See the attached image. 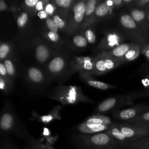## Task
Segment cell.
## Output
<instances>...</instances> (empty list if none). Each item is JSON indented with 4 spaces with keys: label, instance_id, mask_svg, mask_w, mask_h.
Wrapping results in <instances>:
<instances>
[{
    "label": "cell",
    "instance_id": "51",
    "mask_svg": "<svg viewBox=\"0 0 149 149\" xmlns=\"http://www.w3.org/2000/svg\"><path fill=\"white\" fill-rule=\"evenodd\" d=\"M147 19L148 23L149 24V10H147Z\"/></svg>",
    "mask_w": 149,
    "mask_h": 149
},
{
    "label": "cell",
    "instance_id": "4",
    "mask_svg": "<svg viewBox=\"0 0 149 149\" xmlns=\"http://www.w3.org/2000/svg\"><path fill=\"white\" fill-rule=\"evenodd\" d=\"M49 94L52 98L56 99L62 104H70L89 101L82 94L80 89L77 87L60 86L54 89Z\"/></svg>",
    "mask_w": 149,
    "mask_h": 149
},
{
    "label": "cell",
    "instance_id": "14",
    "mask_svg": "<svg viewBox=\"0 0 149 149\" xmlns=\"http://www.w3.org/2000/svg\"><path fill=\"white\" fill-rule=\"evenodd\" d=\"M110 126L87 123L84 121L77 125L75 129L77 133L80 134H96L106 132Z\"/></svg>",
    "mask_w": 149,
    "mask_h": 149
},
{
    "label": "cell",
    "instance_id": "45",
    "mask_svg": "<svg viewBox=\"0 0 149 149\" xmlns=\"http://www.w3.org/2000/svg\"><path fill=\"white\" fill-rule=\"evenodd\" d=\"M48 1H39L35 7V13H37L40 11L44 10L45 6Z\"/></svg>",
    "mask_w": 149,
    "mask_h": 149
},
{
    "label": "cell",
    "instance_id": "25",
    "mask_svg": "<svg viewBox=\"0 0 149 149\" xmlns=\"http://www.w3.org/2000/svg\"><path fill=\"white\" fill-rule=\"evenodd\" d=\"M42 36L44 38L49 42V44H51V45L61 46V45L62 44L61 38L59 34L57 33L45 30L42 32Z\"/></svg>",
    "mask_w": 149,
    "mask_h": 149
},
{
    "label": "cell",
    "instance_id": "48",
    "mask_svg": "<svg viewBox=\"0 0 149 149\" xmlns=\"http://www.w3.org/2000/svg\"><path fill=\"white\" fill-rule=\"evenodd\" d=\"M141 53L144 55L147 61H149V48H141Z\"/></svg>",
    "mask_w": 149,
    "mask_h": 149
},
{
    "label": "cell",
    "instance_id": "20",
    "mask_svg": "<svg viewBox=\"0 0 149 149\" xmlns=\"http://www.w3.org/2000/svg\"><path fill=\"white\" fill-rule=\"evenodd\" d=\"M69 11H56L52 16V19L56 24L58 29L62 31H66Z\"/></svg>",
    "mask_w": 149,
    "mask_h": 149
},
{
    "label": "cell",
    "instance_id": "13",
    "mask_svg": "<svg viewBox=\"0 0 149 149\" xmlns=\"http://www.w3.org/2000/svg\"><path fill=\"white\" fill-rule=\"evenodd\" d=\"M127 10L133 19L149 38V24L147 19V10L134 7L129 8Z\"/></svg>",
    "mask_w": 149,
    "mask_h": 149
},
{
    "label": "cell",
    "instance_id": "18",
    "mask_svg": "<svg viewBox=\"0 0 149 149\" xmlns=\"http://www.w3.org/2000/svg\"><path fill=\"white\" fill-rule=\"evenodd\" d=\"M136 44V43H134L133 42H124L107 53L110 57L116 60L120 61L124 63L122 61L123 57L124 56L125 54Z\"/></svg>",
    "mask_w": 149,
    "mask_h": 149
},
{
    "label": "cell",
    "instance_id": "16",
    "mask_svg": "<svg viewBox=\"0 0 149 149\" xmlns=\"http://www.w3.org/2000/svg\"><path fill=\"white\" fill-rule=\"evenodd\" d=\"M26 77L28 81L35 85L41 84L46 80V75L36 66H30L27 69Z\"/></svg>",
    "mask_w": 149,
    "mask_h": 149
},
{
    "label": "cell",
    "instance_id": "8",
    "mask_svg": "<svg viewBox=\"0 0 149 149\" xmlns=\"http://www.w3.org/2000/svg\"><path fill=\"white\" fill-rule=\"evenodd\" d=\"M128 39L126 35L120 30L111 31L107 33L100 41L97 49L101 52H108L118 45L124 43Z\"/></svg>",
    "mask_w": 149,
    "mask_h": 149
},
{
    "label": "cell",
    "instance_id": "6",
    "mask_svg": "<svg viewBox=\"0 0 149 149\" xmlns=\"http://www.w3.org/2000/svg\"><path fill=\"white\" fill-rule=\"evenodd\" d=\"M87 1H75L69 12L68 23L66 32L73 34L82 26L85 15Z\"/></svg>",
    "mask_w": 149,
    "mask_h": 149
},
{
    "label": "cell",
    "instance_id": "43",
    "mask_svg": "<svg viewBox=\"0 0 149 149\" xmlns=\"http://www.w3.org/2000/svg\"><path fill=\"white\" fill-rule=\"evenodd\" d=\"M0 74H1V76L5 80L12 83L13 81L10 80V79L8 76V74L7 73V72L5 68V66L3 65V63L2 61H1V62H0Z\"/></svg>",
    "mask_w": 149,
    "mask_h": 149
},
{
    "label": "cell",
    "instance_id": "3",
    "mask_svg": "<svg viewBox=\"0 0 149 149\" xmlns=\"http://www.w3.org/2000/svg\"><path fill=\"white\" fill-rule=\"evenodd\" d=\"M119 24L120 30L132 42L139 44L141 48L149 43V38L144 34L128 12H123L119 14Z\"/></svg>",
    "mask_w": 149,
    "mask_h": 149
},
{
    "label": "cell",
    "instance_id": "11",
    "mask_svg": "<svg viewBox=\"0 0 149 149\" xmlns=\"http://www.w3.org/2000/svg\"><path fill=\"white\" fill-rule=\"evenodd\" d=\"M148 110H149V105L139 104L125 109H116L113 112L112 116L116 120L126 122L134 119Z\"/></svg>",
    "mask_w": 149,
    "mask_h": 149
},
{
    "label": "cell",
    "instance_id": "40",
    "mask_svg": "<svg viewBox=\"0 0 149 149\" xmlns=\"http://www.w3.org/2000/svg\"><path fill=\"white\" fill-rule=\"evenodd\" d=\"M133 7L149 10V0H134Z\"/></svg>",
    "mask_w": 149,
    "mask_h": 149
},
{
    "label": "cell",
    "instance_id": "24",
    "mask_svg": "<svg viewBox=\"0 0 149 149\" xmlns=\"http://www.w3.org/2000/svg\"><path fill=\"white\" fill-rule=\"evenodd\" d=\"M25 149H55L49 143L43 144L35 137H31L26 141Z\"/></svg>",
    "mask_w": 149,
    "mask_h": 149
},
{
    "label": "cell",
    "instance_id": "46",
    "mask_svg": "<svg viewBox=\"0 0 149 149\" xmlns=\"http://www.w3.org/2000/svg\"><path fill=\"white\" fill-rule=\"evenodd\" d=\"M36 14H37V16L39 18H40L41 19L44 20H46L49 17L48 15L47 14V13L45 12V10H42L41 11H40V12H37Z\"/></svg>",
    "mask_w": 149,
    "mask_h": 149
},
{
    "label": "cell",
    "instance_id": "15",
    "mask_svg": "<svg viewBox=\"0 0 149 149\" xmlns=\"http://www.w3.org/2000/svg\"><path fill=\"white\" fill-rule=\"evenodd\" d=\"M106 132L118 143L121 148L125 149L130 144L118 127L117 123L113 122Z\"/></svg>",
    "mask_w": 149,
    "mask_h": 149
},
{
    "label": "cell",
    "instance_id": "23",
    "mask_svg": "<svg viewBox=\"0 0 149 149\" xmlns=\"http://www.w3.org/2000/svg\"><path fill=\"white\" fill-rule=\"evenodd\" d=\"M84 122L87 123L96 125H105L109 126H110L113 123L109 117L101 114H96L92 115L88 117L87 119H86Z\"/></svg>",
    "mask_w": 149,
    "mask_h": 149
},
{
    "label": "cell",
    "instance_id": "22",
    "mask_svg": "<svg viewBox=\"0 0 149 149\" xmlns=\"http://www.w3.org/2000/svg\"><path fill=\"white\" fill-rule=\"evenodd\" d=\"M112 9H110L105 3V1H100L97 6L96 7L94 17V23L98 20L102 19L106 17L109 14L111 15L112 12Z\"/></svg>",
    "mask_w": 149,
    "mask_h": 149
},
{
    "label": "cell",
    "instance_id": "34",
    "mask_svg": "<svg viewBox=\"0 0 149 149\" xmlns=\"http://www.w3.org/2000/svg\"><path fill=\"white\" fill-rule=\"evenodd\" d=\"M75 1L73 0H54V3L57 8H60L62 10L69 11L74 4Z\"/></svg>",
    "mask_w": 149,
    "mask_h": 149
},
{
    "label": "cell",
    "instance_id": "50",
    "mask_svg": "<svg viewBox=\"0 0 149 149\" xmlns=\"http://www.w3.org/2000/svg\"><path fill=\"white\" fill-rule=\"evenodd\" d=\"M137 125V126H141V127H143L144 128H146V129H149V123H143V124H139V125Z\"/></svg>",
    "mask_w": 149,
    "mask_h": 149
},
{
    "label": "cell",
    "instance_id": "27",
    "mask_svg": "<svg viewBox=\"0 0 149 149\" xmlns=\"http://www.w3.org/2000/svg\"><path fill=\"white\" fill-rule=\"evenodd\" d=\"M80 29V33L86 38L88 44H93L96 41V35L91 25L85 26Z\"/></svg>",
    "mask_w": 149,
    "mask_h": 149
},
{
    "label": "cell",
    "instance_id": "26",
    "mask_svg": "<svg viewBox=\"0 0 149 149\" xmlns=\"http://www.w3.org/2000/svg\"><path fill=\"white\" fill-rule=\"evenodd\" d=\"M141 47L137 44H136L132 47L124 55L122 61L124 63L130 62L136 59L141 53Z\"/></svg>",
    "mask_w": 149,
    "mask_h": 149
},
{
    "label": "cell",
    "instance_id": "53",
    "mask_svg": "<svg viewBox=\"0 0 149 149\" xmlns=\"http://www.w3.org/2000/svg\"><path fill=\"white\" fill-rule=\"evenodd\" d=\"M108 149H123V148H108Z\"/></svg>",
    "mask_w": 149,
    "mask_h": 149
},
{
    "label": "cell",
    "instance_id": "35",
    "mask_svg": "<svg viewBox=\"0 0 149 149\" xmlns=\"http://www.w3.org/2000/svg\"><path fill=\"white\" fill-rule=\"evenodd\" d=\"M59 109H53L52 112L48 113L46 115L41 116L39 118V120L45 123H48L52 122L53 120L56 119H60V116L59 114Z\"/></svg>",
    "mask_w": 149,
    "mask_h": 149
},
{
    "label": "cell",
    "instance_id": "37",
    "mask_svg": "<svg viewBox=\"0 0 149 149\" xmlns=\"http://www.w3.org/2000/svg\"><path fill=\"white\" fill-rule=\"evenodd\" d=\"M39 0H26L21 6L29 13H35V7Z\"/></svg>",
    "mask_w": 149,
    "mask_h": 149
},
{
    "label": "cell",
    "instance_id": "5",
    "mask_svg": "<svg viewBox=\"0 0 149 149\" xmlns=\"http://www.w3.org/2000/svg\"><path fill=\"white\" fill-rule=\"evenodd\" d=\"M70 59V55L65 52H59L54 55L46 66L45 71L48 76L61 79L68 68Z\"/></svg>",
    "mask_w": 149,
    "mask_h": 149
},
{
    "label": "cell",
    "instance_id": "44",
    "mask_svg": "<svg viewBox=\"0 0 149 149\" xmlns=\"http://www.w3.org/2000/svg\"><path fill=\"white\" fill-rule=\"evenodd\" d=\"M139 72L142 74L149 76V61H146L139 68Z\"/></svg>",
    "mask_w": 149,
    "mask_h": 149
},
{
    "label": "cell",
    "instance_id": "38",
    "mask_svg": "<svg viewBox=\"0 0 149 149\" xmlns=\"http://www.w3.org/2000/svg\"><path fill=\"white\" fill-rule=\"evenodd\" d=\"M130 99L132 101L134 100L143 98V97H149V89H146L144 90H139L133 91L129 93H127Z\"/></svg>",
    "mask_w": 149,
    "mask_h": 149
},
{
    "label": "cell",
    "instance_id": "31",
    "mask_svg": "<svg viewBox=\"0 0 149 149\" xmlns=\"http://www.w3.org/2000/svg\"><path fill=\"white\" fill-rule=\"evenodd\" d=\"M12 51L11 45L7 42H1L0 45V60L3 61L9 58V55Z\"/></svg>",
    "mask_w": 149,
    "mask_h": 149
},
{
    "label": "cell",
    "instance_id": "47",
    "mask_svg": "<svg viewBox=\"0 0 149 149\" xmlns=\"http://www.w3.org/2000/svg\"><path fill=\"white\" fill-rule=\"evenodd\" d=\"M113 2L115 8L119 9L124 6L123 0H113Z\"/></svg>",
    "mask_w": 149,
    "mask_h": 149
},
{
    "label": "cell",
    "instance_id": "10",
    "mask_svg": "<svg viewBox=\"0 0 149 149\" xmlns=\"http://www.w3.org/2000/svg\"><path fill=\"white\" fill-rule=\"evenodd\" d=\"M132 101L130 100L127 94L108 98L101 102L97 107L95 111L100 114L116 110L117 108L125 105L131 104Z\"/></svg>",
    "mask_w": 149,
    "mask_h": 149
},
{
    "label": "cell",
    "instance_id": "29",
    "mask_svg": "<svg viewBox=\"0 0 149 149\" xmlns=\"http://www.w3.org/2000/svg\"><path fill=\"white\" fill-rule=\"evenodd\" d=\"M3 63L5 68L6 70L8 76L10 80L13 81V79L16 76V70L15 63L10 58H7L3 61H2Z\"/></svg>",
    "mask_w": 149,
    "mask_h": 149
},
{
    "label": "cell",
    "instance_id": "21",
    "mask_svg": "<svg viewBox=\"0 0 149 149\" xmlns=\"http://www.w3.org/2000/svg\"><path fill=\"white\" fill-rule=\"evenodd\" d=\"M108 72L104 59V52L98 53L94 59V66L93 74L100 75Z\"/></svg>",
    "mask_w": 149,
    "mask_h": 149
},
{
    "label": "cell",
    "instance_id": "2",
    "mask_svg": "<svg viewBox=\"0 0 149 149\" xmlns=\"http://www.w3.org/2000/svg\"><path fill=\"white\" fill-rule=\"evenodd\" d=\"M72 142L78 149L121 148L107 132L89 134L76 133L72 136Z\"/></svg>",
    "mask_w": 149,
    "mask_h": 149
},
{
    "label": "cell",
    "instance_id": "12",
    "mask_svg": "<svg viewBox=\"0 0 149 149\" xmlns=\"http://www.w3.org/2000/svg\"><path fill=\"white\" fill-rule=\"evenodd\" d=\"M51 47L47 42L37 41L34 45V57L37 62L44 65L48 63L52 56Z\"/></svg>",
    "mask_w": 149,
    "mask_h": 149
},
{
    "label": "cell",
    "instance_id": "28",
    "mask_svg": "<svg viewBox=\"0 0 149 149\" xmlns=\"http://www.w3.org/2000/svg\"><path fill=\"white\" fill-rule=\"evenodd\" d=\"M72 42L73 46L77 48H84L87 47L88 44L86 38L80 32L73 34Z\"/></svg>",
    "mask_w": 149,
    "mask_h": 149
},
{
    "label": "cell",
    "instance_id": "19",
    "mask_svg": "<svg viewBox=\"0 0 149 149\" xmlns=\"http://www.w3.org/2000/svg\"><path fill=\"white\" fill-rule=\"evenodd\" d=\"M100 1L97 0H87L86 9L84 23L81 27H83L87 25H91L94 23V17L96 7L100 3Z\"/></svg>",
    "mask_w": 149,
    "mask_h": 149
},
{
    "label": "cell",
    "instance_id": "49",
    "mask_svg": "<svg viewBox=\"0 0 149 149\" xmlns=\"http://www.w3.org/2000/svg\"><path fill=\"white\" fill-rule=\"evenodd\" d=\"M7 8H8V5L6 3V2L4 1L1 0L0 1V10L2 12L4 10H6Z\"/></svg>",
    "mask_w": 149,
    "mask_h": 149
},
{
    "label": "cell",
    "instance_id": "41",
    "mask_svg": "<svg viewBox=\"0 0 149 149\" xmlns=\"http://www.w3.org/2000/svg\"><path fill=\"white\" fill-rule=\"evenodd\" d=\"M56 9L57 7L54 3L53 1L51 2L49 1H48L46 3L44 8V10L47 13L48 16L51 17H52L55 14V13L56 12Z\"/></svg>",
    "mask_w": 149,
    "mask_h": 149
},
{
    "label": "cell",
    "instance_id": "9",
    "mask_svg": "<svg viewBox=\"0 0 149 149\" xmlns=\"http://www.w3.org/2000/svg\"><path fill=\"white\" fill-rule=\"evenodd\" d=\"M122 133L131 143L149 136V129L126 122L117 123Z\"/></svg>",
    "mask_w": 149,
    "mask_h": 149
},
{
    "label": "cell",
    "instance_id": "32",
    "mask_svg": "<svg viewBox=\"0 0 149 149\" xmlns=\"http://www.w3.org/2000/svg\"><path fill=\"white\" fill-rule=\"evenodd\" d=\"M0 149H20V148L9 137H3L0 141Z\"/></svg>",
    "mask_w": 149,
    "mask_h": 149
},
{
    "label": "cell",
    "instance_id": "7",
    "mask_svg": "<svg viewBox=\"0 0 149 149\" xmlns=\"http://www.w3.org/2000/svg\"><path fill=\"white\" fill-rule=\"evenodd\" d=\"M95 56H74L70 59L68 68L61 80H65L73 73L86 72L93 74Z\"/></svg>",
    "mask_w": 149,
    "mask_h": 149
},
{
    "label": "cell",
    "instance_id": "36",
    "mask_svg": "<svg viewBox=\"0 0 149 149\" xmlns=\"http://www.w3.org/2000/svg\"><path fill=\"white\" fill-rule=\"evenodd\" d=\"M29 20V13L27 12H23L20 13V15L16 18V23L17 27L22 29L24 28L28 24Z\"/></svg>",
    "mask_w": 149,
    "mask_h": 149
},
{
    "label": "cell",
    "instance_id": "1",
    "mask_svg": "<svg viewBox=\"0 0 149 149\" xmlns=\"http://www.w3.org/2000/svg\"><path fill=\"white\" fill-rule=\"evenodd\" d=\"M0 130L1 137L14 136L26 142L32 137L14 110L9 105L4 107L1 113Z\"/></svg>",
    "mask_w": 149,
    "mask_h": 149
},
{
    "label": "cell",
    "instance_id": "30",
    "mask_svg": "<svg viewBox=\"0 0 149 149\" xmlns=\"http://www.w3.org/2000/svg\"><path fill=\"white\" fill-rule=\"evenodd\" d=\"M125 149H149V136L131 143Z\"/></svg>",
    "mask_w": 149,
    "mask_h": 149
},
{
    "label": "cell",
    "instance_id": "33",
    "mask_svg": "<svg viewBox=\"0 0 149 149\" xmlns=\"http://www.w3.org/2000/svg\"><path fill=\"white\" fill-rule=\"evenodd\" d=\"M126 123L134 125L149 123V110L144 112L143 113L139 115L137 117L128 122H126Z\"/></svg>",
    "mask_w": 149,
    "mask_h": 149
},
{
    "label": "cell",
    "instance_id": "52",
    "mask_svg": "<svg viewBox=\"0 0 149 149\" xmlns=\"http://www.w3.org/2000/svg\"><path fill=\"white\" fill-rule=\"evenodd\" d=\"M144 47V48H149V43L148 44H147L146 46H144V47Z\"/></svg>",
    "mask_w": 149,
    "mask_h": 149
},
{
    "label": "cell",
    "instance_id": "42",
    "mask_svg": "<svg viewBox=\"0 0 149 149\" xmlns=\"http://www.w3.org/2000/svg\"><path fill=\"white\" fill-rule=\"evenodd\" d=\"M11 84V83L6 81L0 76V88L3 93H6L9 90Z\"/></svg>",
    "mask_w": 149,
    "mask_h": 149
},
{
    "label": "cell",
    "instance_id": "39",
    "mask_svg": "<svg viewBox=\"0 0 149 149\" xmlns=\"http://www.w3.org/2000/svg\"><path fill=\"white\" fill-rule=\"evenodd\" d=\"M45 24L47 27V30L52 32L58 33L59 29H58L56 24L54 22L52 17L49 16L46 20H45Z\"/></svg>",
    "mask_w": 149,
    "mask_h": 149
},
{
    "label": "cell",
    "instance_id": "17",
    "mask_svg": "<svg viewBox=\"0 0 149 149\" xmlns=\"http://www.w3.org/2000/svg\"><path fill=\"white\" fill-rule=\"evenodd\" d=\"M79 77L88 85L98 89L105 90L115 87L113 86L94 79L91 76V74L86 72H79Z\"/></svg>",
    "mask_w": 149,
    "mask_h": 149
}]
</instances>
